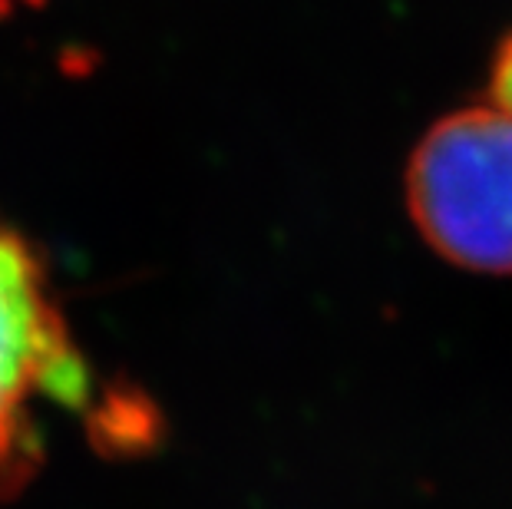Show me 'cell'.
I'll return each instance as SVG.
<instances>
[{
  "mask_svg": "<svg viewBox=\"0 0 512 509\" xmlns=\"http://www.w3.org/2000/svg\"><path fill=\"white\" fill-rule=\"evenodd\" d=\"M407 209L450 265L512 275V110L489 100L437 119L410 156Z\"/></svg>",
  "mask_w": 512,
  "mask_h": 509,
  "instance_id": "1",
  "label": "cell"
},
{
  "mask_svg": "<svg viewBox=\"0 0 512 509\" xmlns=\"http://www.w3.org/2000/svg\"><path fill=\"white\" fill-rule=\"evenodd\" d=\"M90 377L73 348L37 248L0 222V500L14 496L40 463L34 404L80 407Z\"/></svg>",
  "mask_w": 512,
  "mask_h": 509,
  "instance_id": "2",
  "label": "cell"
},
{
  "mask_svg": "<svg viewBox=\"0 0 512 509\" xmlns=\"http://www.w3.org/2000/svg\"><path fill=\"white\" fill-rule=\"evenodd\" d=\"M489 100L512 110V34L496 47L493 70H489Z\"/></svg>",
  "mask_w": 512,
  "mask_h": 509,
  "instance_id": "3",
  "label": "cell"
}]
</instances>
